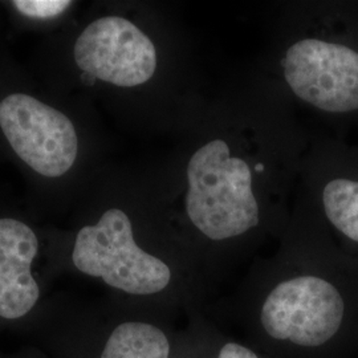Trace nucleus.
<instances>
[{"mask_svg": "<svg viewBox=\"0 0 358 358\" xmlns=\"http://www.w3.org/2000/svg\"><path fill=\"white\" fill-rule=\"evenodd\" d=\"M322 203L333 226L345 238L358 243V182L333 179L322 192Z\"/></svg>", "mask_w": 358, "mask_h": 358, "instance_id": "8", "label": "nucleus"}, {"mask_svg": "<svg viewBox=\"0 0 358 358\" xmlns=\"http://www.w3.org/2000/svg\"><path fill=\"white\" fill-rule=\"evenodd\" d=\"M50 242L51 229L0 208V336L23 333L48 299Z\"/></svg>", "mask_w": 358, "mask_h": 358, "instance_id": "6", "label": "nucleus"}, {"mask_svg": "<svg viewBox=\"0 0 358 358\" xmlns=\"http://www.w3.org/2000/svg\"><path fill=\"white\" fill-rule=\"evenodd\" d=\"M50 358H171L165 327L148 316H105L73 299L48 296L24 332Z\"/></svg>", "mask_w": 358, "mask_h": 358, "instance_id": "3", "label": "nucleus"}, {"mask_svg": "<svg viewBox=\"0 0 358 358\" xmlns=\"http://www.w3.org/2000/svg\"><path fill=\"white\" fill-rule=\"evenodd\" d=\"M217 358H260L254 349L238 341H227L220 346Z\"/></svg>", "mask_w": 358, "mask_h": 358, "instance_id": "10", "label": "nucleus"}, {"mask_svg": "<svg viewBox=\"0 0 358 358\" xmlns=\"http://www.w3.org/2000/svg\"><path fill=\"white\" fill-rule=\"evenodd\" d=\"M0 358H50L38 346L29 345L15 349V350H4L0 348Z\"/></svg>", "mask_w": 358, "mask_h": 358, "instance_id": "11", "label": "nucleus"}, {"mask_svg": "<svg viewBox=\"0 0 358 358\" xmlns=\"http://www.w3.org/2000/svg\"><path fill=\"white\" fill-rule=\"evenodd\" d=\"M186 213L192 226L214 242L242 236L259 224V205L247 161L231 155L229 143L213 140L187 164Z\"/></svg>", "mask_w": 358, "mask_h": 358, "instance_id": "5", "label": "nucleus"}, {"mask_svg": "<svg viewBox=\"0 0 358 358\" xmlns=\"http://www.w3.org/2000/svg\"><path fill=\"white\" fill-rule=\"evenodd\" d=\"M38 78L0 44V152L41 196L75 203L87 157L76 97L62 96Z\"/></svg>", "mask_w": 358, "mask_h": 358, "instance_id": "1", "label": "nucleus"}, {"mask_svg": "<svg viewBox=\"0 0 358 358\" xmlns=\"http://www.w3.org/2000/svg\"><path fill=\"white\" fill-rule=\"evenodd\" d=\"M259 328L275 344L319 357H341L358 340L355 307L334 282L312 273L269 291L259 309Z\"/></svg>", "mask_w": 358, "mask_h": 358, "instance_id": "4", "label": "nucleus"}, {"mask_svg": "<svg viewBox=\"0 0 358 358\" xmlns=\"http://www.w3.org/2000/svg\"><path fill=\"white\" fill-rule=\"evenodd\" d=\"M127 208L81 207L64 231L51 230L52 275L72 273L101 282L115 294L152 299L165 294L173 282L166 260L145 248Z\"/></svg>", "mask_w": 358, "mask_h": 358, "instance_id": "2", "label": "nucleus"}, {"mask_svg": "<svg viewBox=\"0 0 358 358\" xmlns=\"http://www.w3.org/2000/svg\"><path fill=\"white\" fill-rule=\"evenodd\" d=\"M8 10L23 24L28 27L63 28L76 8L71 0H13L7 3Z\"/></svg>", "mask_w": 358, "mask_h": 358, "instance_id": "9", "label": "nucleus"}, {"mask_svg": "<svg viewBox=\"0 0 358 358\" xmlns=\"http://www.w3.org/2000/svg\"><path fill=\"white\" fill-rule=\"evenodd\" d=\"M284 76L299 99L324 112L358 109V53L349 47L299 40L287 51Z\"/></svg>", "mask_w": 358, "mask_h": 358, "instance_id": "7", "label": "nucleus"}]
</instances>
